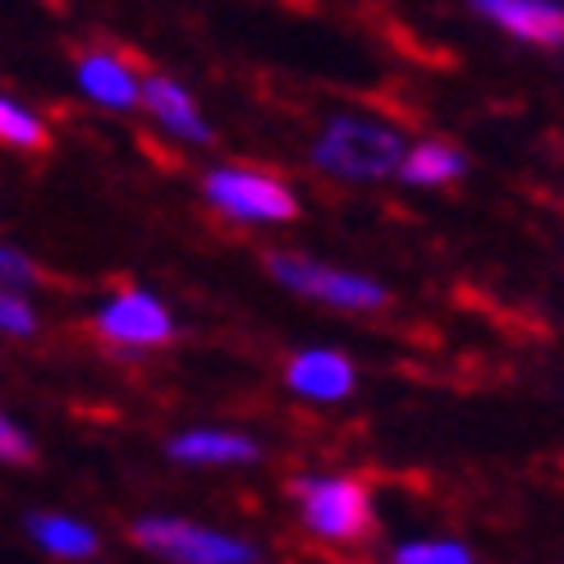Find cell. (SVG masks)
Wrapping results in <instances>:
<instances>
[{"label": "cell", "instance_id": "6da1fadb", "mask_svg": "<svg viewBox=\"0 0 564 564\" xmlns=\"http://www.w3.org/2000/svg\"><path fill=\"white\" fill-rule=\"evenodd\" d=\"M404 156L409 148L400 129L368 116H335L313 148V165L335 180H386L404 171Z\"/></svg>", "mask_w": 564, "mask_h": 564}, {"label": "cell", "instance_id": "7a4b0ae2", "mask_svg": "<svg viewBox=\"0 0 564 564\" xmlns=\"http://www.w3.org/2000/svg\"><path fill=\"white\" fill-rule=\"evenodd\" d=\"M290 496L299 505V523L322 542L349 546L372 532V491L345 473H313L294 477Z\"/></svg>", "mask_w": 564, "mask_h": 564}, {"label": "cell", "instance_id": "3957f363", "mask_svg": "<svg viewBox=\"0 0 564 564\" xmlns=\"http://www.w3.org/2000/svg\"><path fill=\"white\" fill-rule=\"evenodd\" d=\"M133 542L171 564H258V546L188 519H138Z\"/></svg>", "mask_w": 564, "mask_h": 564}, {"label": "cell", "instance_id": "277c9868", "mask_svg": "<svg viewBox=\"0 0 564 564\" xmlns=\"http://www.w3.org/2000/svg\"><path fill=\"white\" fill-rule=\"evenodd\" d=\"M207 203L243 225H280V220H294L299 203H294V188L275 175L262 171H248V165H220L203 180Z\"/></svg>", "mask_w": 564, "mask_h": 564}, {"label": "cell", "instance_id": "5b68a950", "mask_svg": "<svg viewBox=\"0 0 564 564\" xmlns=\"http://www.w3.org/2000/svg\"><path fill=\"white\" fill-rule=\"evenodd\" d=\"M271 275L280 280L285 290L294 294H313L330 307H349V313H372V307L386 303V290L377 280L358 275V271H340V267H322V262H307L294 258V252H271L267 258Z\"/></svg>", "mask_w": 564, "mask_h": 564}, {"label": "cell", "instance_id": "8992f818", "mask_svg": "<svg viewBox=\"0 0 564 564\" xmlns=\"http://www.w3.org/2000/svg\"><path fill=\"white\" fill-rule=\"evenodd\" d=\"M97 330L106 335L110 345H124V349H152L165 345L175 335V317L156 294L148 290H120L110 294L97 307Z\"/></svg>", "mask_w": 564, "mask_h": 564}, {"label": "cell", "instance_id": "52a82bcc", "mask_svg": "<svg viewBox=\"0 0 564 564\" xmlns=\"http://www.w3.org/2000/svg\"><path fill=\"white\" fill-rule=\"evenodd\" d=\"M285 386L299 394V400L335 404L354 390V362L345 354H335V349H303V354L290 358Z\"/></svg>", "mask_w": 564, "mask_h": 564}, {"label": "cell", "instance_id": "ba28073f", "mask_svg": "<svg viewBox=\"0 0 564 564\" xmlns=\"http://www.w3.org/2000/svg\"><path fill=\"white\" fill-rule=\"evenodd\" d=\"M491 23L532 46H564V10L551 0H473Z\"/></svg>", "mask_w": 564, "mask_h": 564}, {"label": "cell", "instance_id": "9c48e42d", "mask_svg": "<svg viewBox=\"0 0 564 564\" xmlns=\"http://www.w3.org/2000/svg\"><path fill=\"white\" fill-rule=\"evenodd\" d=\"M78 88L106 110H129L133 101H143V83L133 78V69L120 55H106V51H93L78 61Z\"/></svg>", "mask_w": 564, "mask_h": 564}, {"label": "cell", "instance_id": "30bf717a", "mask_svg": "<svg viewBox=\"0 0 564 564\" xmlns=\"http://www.w3.org/2000/svg\"><path fill=\"white\" fill-rule=\"evenodd\" d=\"M143 106H148V116L165 129V133H175V138H188V143H207L212 129L207 120L197 116V106L193 97L180 88L175 78H143Z\"/></svg>", "mask_w": 564, "mask_h": 564}, {"label": "cell", "instance_id": "8fae6325", "mask_svg": "<svg viewBox=\"0 0 564 564\" xmlns=\"http://www.w3.org/2000/svg\"><path fill=\"white\" fill-rule=\"evenodd\" d=\"M171 459L180 464H252L258 459V441L220 427H193L171 441Z\"/></svg>", "mask_w": 564, "mask_h": 564}, {"label": "cell", "instance_id": "7c38bea8", "mask_svg": "<svg viewBox=\"0 0 564 564\" xmlns=\"http://www.w3.org/2000/svg\"><path fill=\"white\" fill-rule=\"evenodd\" d=\"M28 538L55 560H93L97 532L74 514H28Z\"/></svg>", "mask_w": 564, "mask_h": 564}, {"label": "cell", "instance_id": "4fadbf2b", "mask_svg": "<svg viewBox=\"0 0 564 564\" xmlns=\"http://www.w3.org/2000/svg\"><path fill=\"white\" fill-rule=\"evenodd\" d=\"M404 184H417V188H436V184H449L464 175V152L449 148V143H436V138H427V143L409 148L404 156Z\"/></svg>", "mask_w": 564, "mask_h": 564}, {"label": "cell", "instance_id": "5bb4252c", "mask_svg": "<svg viewBox=\"0 0 564 564\" xmlns=\"http://www.w3.org/2000/svg\"><path fill=\"white\" fill-rule=\"evenodd\" d=\"M0 138L19 152H42L46 148V124L14 97H0Z\"/></svg>", "mask_w": 564, "mask_h": 564}, {"label": "cell", "instance_id": "9a60e30c", "mask_svg": "<svg viewBox=\"0 0 564 564\" xmlns=\"http://www.w3.org/2000/svg\"><path fill=\"white\" fill-rule=\"evenodd\" d=\"M390 564H477V560L464 542L427 538V542H400L390 551Z\"/></svg>", "mask_w": 564, "mask_h": 564}, {"label": "cell", "instance_id": "2e32d148", "mask_svg": "<svg viewBox=\"0 0 564 564\" xmlns=\"http://www.w3.org/2000/svg\"><path fill=\"white\" fill-rule=\"evenodd\" d=\"M0 326H6V335H19V340L37 335V313H33V303H28L23 294H14V290H6V299H0Z\"/></svg>", "mask_w": 564, "mask_h": 564}, {"label": "cell", "instance_id": "e0dca14e", "mask_svg": "<svg viewBox=\"0 0 564 564\" xmlns=\"http://www.w3.org/2000/svg\"><path fill=\"white\" fill-rule=\"evenodd\" d=\"M0 455H6L10 464L33 459V441H28V432L19 427V422H10V417H0Z\"/></svg>", "mask_w": 564, "mask_h": 564}, {"label": "cell", "instance_id": "ac0fdd59", "mask_svg": "<svg viewBox=\"0 0 564 564\" xmlns=\"http://www.w3.org/2000/svg\"><path fill=\"white\" fill-rule=\"evenodd\" d=\"M0 275H6V285L14 290H23L28 285V280H33V267H28V258H23V252H14V248H0Z\"/></svg>", "mask_w": 564, "mask_h": 564}]
</instances>
